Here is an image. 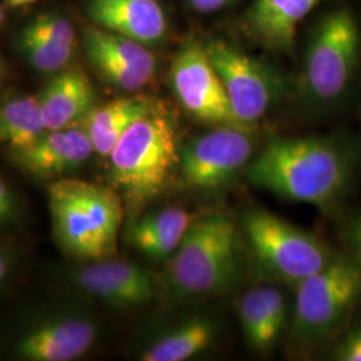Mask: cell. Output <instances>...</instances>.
<instances>
[{"label":"cell","instance_id":"6da1fadb","mask_svg":"<svg viewBox=\"0 0 361 361\" xmlns=\"http://www.w3.org/2000/svg\"><path fill=\"white\" fill-rule=\"evenodd\" d=\"M256 186L288 200L326 209L335 205L352 177L345 150L323 138H277L247 170Z\"/></svg>","mask_w":361,"mask_h":361},{"label":"cell","instance_id":"7a4b0ae2","mask_svg":"<svg viewBox=\"0 0 361 361\" xmlns=\"http://www.w3.org/2000/svg\"><path fill=\"white\" fill-rule=\"evenodd\" d=\"M47 201L55 241L66 255L85 261L116 255L123 205L113 186L59 178L49 185Z\"/></svg>","mask_w":361,"mask_h":361},{"label":"cell","instance_id":"3957f363","mask_svg":"<svg viewBox=\"0 0 361 361\" xmlns=\"http://www.w3.org/2000/svg\"><path fill=\"white\" fill-rule=\"evenodd\" d=\"M180 158L173 121L152 110L131 125L109 155V178L130 207L138 209L164 192Z\"/></svg>","mask_w":361,"mask_h":361},{"label":"cell","instance_id":"277c9868","mask_svg":"<svg viewBox=\"0 0 361 361\" xmlns=\"http://www.w3.org/2000/svg\"><path fill=\"white\" fill-rule=\"evenodd\" d=\"M237 231L222 214L195 219L169 267V283L180 296H205L229 288L238 273Z\"/></svg>","mask_w":361,"mask_h":361},{"label":"cell","instance_id":"5b68a950","mask_svg":"<svg viewBox=\"0 0 361 361\" xmlns=\"http://www.w3.org/2000/svg\"><path fill=\"white\" fill-rule=\"evenodd\" d=\"M244 228L258 262L288 283L297 285L335 259L317 237L268 212L249 213Z\"/></svg>","mask_w":361,"mask_h":361},{"label":"cell","instance_id":"8992f818","mask_svg":"<svg viewBox=\"0 0 361 361\" xmlns=\"http://www.w3.org/2000/svg\"><path fill=\"white\" fill-rule=\"evenodd\" d=\"M360 55V32L345 8L326 13L316 27L305 56L304 79L310 95L335 102L348 90Z\"/></svg>","mask_w":361,"mask_h":361},{"label":"cell","instance_id":"52a82bcc","mask_svg":"<svg viewBox=\"0 0 361 361\" xmlns=\"http://www.w3.org/2000/svg\"><path fill=\"white\" fill-rule=\"evenodd\" d=\"M361 297V264L335 258L297 284L295 332L319 340L334 332Z\"/></svg>","mask_w":361,"mask_h":361},{"label":"cell","instance_id":"ba28073f","mask_svg":"<svg viewBox=\"0 0 361 361\" xmlns=\"http://www.w3.org/2000/svg\"><path fill=\"white\" fill-rule=\"evenodd\" d=\"M205 51L224 83L234 116L249 129L279 101V78L267 66L225 40L209 42Z\"/></svg>","mask_w":361,"mask_h":361},{"label":"cell","instance_id":"9c48e42d","mask_svg":"<svg viewBox=\"0 0 361 361\" xmlns=\"http://www.w3.org/2000/svg\"><path fill=\"white\" fill-rule=\"evenodd\" d=\"M169 80L180 106L195 119L207 125L244 128L233 113L224 83L205 47L195 42L185 44L171 62Z\"/></svg>","mask_w":361,"mask_h":361},{"label":"cell","instance_id":"30bf717a","mask_svg":"<svg viewBox=\"0 0 361 361\" xmlns=\"http://www.w3.org/2000/svg\"><path fill=\"white\" fill-rule=\"evenodd\" d=\"M247 130L217 126L186 143L180 150L178 168L183 182L201 190L226 185L253 155V140Z\"/></svg>","mask_w":361,"mask_h":361},{"label":"cell","instance_id":"8fae6325","mask_svg":"<svg viewBox=\"0 0 361 361\" xmlns=\"http://www.w3.org/2000/svg\"><path fill=\"white\" fill-rule=\"evenodd\" d=\"M98 337V326L83 316H59L30 326L15 344L19 359L73 361L85 356Z\"/></svg>","mask_w":361,"mask_h":361},{"label":"cell","instance_id":"7c38bea8","mask_svg":"<svg viewBox=\"0 0 361 361\" xmlns=\"http://www.w3.org/2000/svg\"><path fill=\"white\" fill-rule=\"evenodd\" d=\"M71 280L85 293L118 308L149 304L157 296L152 274L126 261L99 259L71 273Z\"/></svg>","mask_w":361,"mask_h":361},{"label":"cell","instance_id":"4fadbf2b","mask_svg":"<svg viewBox=\"0 0 361 361\" xmlns=\"http://www.w3.org/2000/svg\"><path fill=\"white\" fill-rule=\"evenodd\" d=\"M83 122L66 129L46 131L38 141L13 152L15 162L38 178H54L82 166L94 154Z\"/></svg>","mask_w":361,"mask_h":361},{"label":"cell","instance_id":"5bb4252c","mask_svg":"<svg viewBox=\"0 0 361 361\" xmlns=\"http://www.w3.org/2000/svg\"><path fill=\"white\" fill-rule=\"evenodd\" d=\"M87 15L97 26L145 46L161 42L168 31L157 0H89Z\"/></svg>","mask_w":361,"mask_h":361},{"label":"cell","instance_id":"9a60e30c","mask_svg":"<svg viewBox=\"0 0 361 361\" xmlns=\"http://www.w3.org/2000/svg\"><path fill=\"white\" fill-rule=\"evenodd\" d=\"M38 98L43 125L52 131L83 121L94 107L95 92L86 73L73 66L58 71Z\"/></svg>","mask_w":361,"mask_h":361},{"label":"cell","instance_id":"2e32d148","mask_svg":"<svg viewBox=\"0 0 361 361\" xmlns=\"http://www.w3.org/2000/svg\"><path fill=\"white\" fill-rule=\"evenodd\" d=\"M323 0H256L244 23L250 37L273 50H289L300 22Z\"/></svg>","mask_w":361,"mask_h":361},{"label":"cell","instance_id":"e0dca14e","mask_svg":"<svg viewBox=\"0 0 361 361\" xmlns=\"http://www.w3.org/2000/svg\"><path fill=\"white\" fill-rule=\"evenodd\" d=\"M153 110L143 98H118L99 107H92L83 125L90 137L94 152L109 158L116 143L138 119Z\"/></svg>","mask_w":361,"mask_h":361},{"label":"cell","instance_id":"ac0fdd59","mask_svg":"<svg viewBox=\"0 0 361 361\" xmlns=\"http://www.w3.org/2000/svg\"><path fill=\"white\" fill-rule=\"evenodd\" d=\"M194 217L185 209L168 207L140 219L131 229V243L147 257L164 259L177 250Z\"/></svg>","mask_w":361,"mask_h":361},{"label":"cell","instance_id":"d6986e66","mask_svg":"<svg viewBox=\"0 0 361 361\" xmlns=\"http://www.w3.org/2000/svg\"><path fill=\"white\" fill-rule=\"evenodd\" d=\"M46 131L37 95L13 97L0 104V143L13 153L37 142Z\"/></svg>","mask_w":361,"mask_h":361},{"label":"cell","instance_id":"ffe728a7","mask_svg":"<svg viewBox=\"0 0 361 361\" xmlns=\"http://www.w3.org/2000/svg\"><path fill=\"white\" fill-rule=\"evenodd\" d=\"M216 335L207 319H192L158 338L141 355L143 361H185L207 349Z\"/></svg>","mask_w":361,"mask_h":361},{"label":"cell","instance_id":"44dd1931","mask_svg":"<svg viewBox=\"0 0 361 361\" xmlns=\"http://www.w3.org/2000/svg\"><path fill=\"white\" fill-rule=\"evenodd\" d=\"M83 46L86 54H101L154 77V55L142 43L101 27H87L83 32Z\"/></svg>","mask_w":361,"mask_h":361},{"label":"cell","instance_id":"7402d4cb","mask_svg":"<svg viewBox=\"0 0 361 361\" xmlns=\"http://www.w3.org/2000/svg\"><path fill=\"white\" fill-rule=\"evenodd\" d=\"M238 314L246 341L250 347L259 352L269 350L276 343L279 334L271 326L258 288L246 292L240 300Z\"/></svg>","mask_w":361,"mask_h":361},{"label":"cell","instance_id":"603a6c76","mask_svg":"<svg viewBox=\"0 0 361 361\" xmlns=\"http://www.w3.org/2000/svg\"><path fill=\"white\" fill-rule=\"evenodd\" d=\"M19 47L27 62L42 73H58L63 70L73 56V47L39 38L26 31L20 34Z\"/></svg>","mask_w":361,"mask_h":361},{"label":"cell","instance_id":"cb8c5ba5","mask_svg":"<svg viewBox=\"0 0 361 361\" xmlns=\"http://www.w3.org/2000/svg\"><path fill=\"white\" fill-rule=\"evenodd\" d=\"M23 31L68 47H73L75 43L74 27L67 18L59 13H40L23 28Z\"/></svg>","mask_w":361,"mask_h":361},{"label":"cell","instance_id":"d4e9b609","mask_svg":"<svg viewBox=\"0 0 361 361\" xmlns=\"http://www.w3.org/2000/svg\"><path fill=\"white\" fill-rule=\"evenodd\" d=\"M258 293L268 313L273 329L280 335L286 319V304L283 293L271 286L258 288Z\"/></svg>","mask_w":361,"mask_h":361},{"label":"cell","instance_id":"484cf974","mask_svg":"<svg viewBox=\"0 0 361 361\" xmlns=\"http://www.w3.org/2000/svg\"><path fill=\"white\" fill-rule=\"evenodd\" d=\"M337 359L343 361H361V326L353 331L338 347Z\"/></svg>","mask_w":361,"mask_h":361},{"label":"cell","instance_id":"4316f807","mask_svg":"<svg viewBox=\"0 0 361 361\" xmlns=\"http://www.w3.org/2000/svg\"><path fill=\"white\" fill-rule=\"evenodd\" d=\"M15 210V195L8 183L0 177V225L8 221Z\"/></svg>","mask_w":361,"mask_h":361},{"label":"cell","instance_id":"83f0119b","mask_svg":"<svg viewBox=\"0 0 361 361\" xmlns=\"http://www.w3.org/2000/svg\"><path fill=\"white\" fill-rule=\"evenodd\" d=\"M189 1L197 13H210L219 11L222 7L232 3L233 0H189Z\"/></svg>","mask_w":361,"mask_h":361},{"label":"cell","instance_id":"f1b7e54d","mask_svg":"<svg viewBox=\"0 0 361 361\" xmlns=\"http://www.w3.org/2000/svg\"><path fill=\"white\" fill-rule=\"evenodd\" d=\"M347 240L357 257L361 258V216L349 225Z\"/></svg>","mask_w":361,"mask_h":361},{"label":"cell","instance_id":"f546056e","mask_svg":"<svg viewBox=\"0 0 361 361\" xmlns=\"http://www.w3.org/2000/svg\"><path fill=\"white\" fill-rule=\"evenodd\" d=\"M13 264V255L8 250L0 249V285L6 280Z\"/></svg>","mask_w":361,"mask_h":361},{"label":"cell","instance_id":"4dcf8cb0","mask_svg":"<svg viewBox=\"0 0 361 361\" xmlns=\"http://www.w3.org/2000/svg\"><path fill=\"white\" fill-rule=\"evenodd\" d=\"M32 1H35V0H6V3H7L8 6H11V7L25 6V4H28V3H32Z\"/></svg>","mask_w":361,"mask_h":361},{"label":"cell","instance_id":"1f68e13d","mask_svg":"<svg viewBox=\"0 0 361 361\" xmlns=\"http://www.w3.org/2000/svg\"><path fill=\"white\" fill-rule=\"evenodd\" d=\"M3 22H4V11H3V8L0 7V26L3 25Z\"/></svg>","mask_w":361,"mask_h":361},{"label":"cell","instance_id":"d6a6232c","mask_svg":"<svg viewBox=\"0 0 361 361\" xmlns=\"http://www.w3.org/2000/svg\"><path fill=\"white\" fill-rule=\"evenodd\" d=\"M3 79V63H1V58H0V82Z\"/></svg>","mask_w":361,"mask_h":361}]
</instances>
